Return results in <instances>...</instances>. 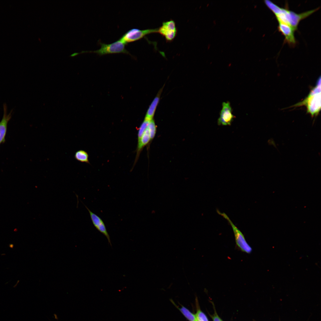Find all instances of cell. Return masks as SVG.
Listing matches in <instances>:
<instances>
[{
	"label": "cell",
	"mask_w": 321,
	"mask_h": 321,
	"mask_svg": "<svg viewBox=\"0 0 321 321\" xmlns=\"http://www.w3.org/2000/svg\"><path fill=\"white\" fill-rule=\"evenodd\" d=\"M74 157L78 161L90 164L88 154L84 150H79L76 151L75 153Z\"/></svg>",
	"instance_id": "obj_13"
},
{
	"label": "cell",
	"mask_w": 321,
	"mask_h": 321,
	"mask_svg": "<svg viewBox=\"0 0 321 321\" xmlns=\"http://www.w3.org/2000/svg\"><path fill=\"white\" fill-rule=\"evenodd\" d=\"M151 141V139L147 127L140 139L138 141L136 149V155L134 164L137 162L141 151L144 147Z\"/></svg>",
	"instance_id": "obj_11"
},
{
	"label": "cell",
	"mask_w": 321,
	"mask_h": 321,
	"mask_svg": "<svg viewBox=\"0 0 321 321\" xmlns=\"http://www.w3.org/2000/svg\"><path fill=\"white\" fill-rule=\"evenodd\" d=\"M318 79L315 86L312 88L309 95L302 102L293 107L305 106L307 113L312 117L317 116L321 110V77Z\"/></svg>",
	"instance_id": "obj_2"
},
{
	"label": "cell",
	"mask_w": 321,
	"mask_h": 321,
	"mask_svg": "<svg viewBox=\"0 0 321 321\" xmlns=\"http://www.w3.org/2000/svg\"><path fill=\"white\" fill-rule=\"evenodd\" d=\"M162 89L160 90L148 108L144 120L150 121L153 119L156 109L160 101V96Z\"/></svg>",
	"instance_id": "obj_12"
},
{
	"label": "cell",
	"mask_w": 321,
	"mask_h": 321,
	"mask_svg": "<svg viewBox=\"0 0 321 321\" xmlns=\"http://www.w3.org/2000/svg\"><path fill=\"white\" fill-rule=\"evenodd\" d=\"M158 33L164 37L167 42L173 41L176 37L177 33V29L174 21L170 20L163 22L162 26L158 28Z\"/></svg>",
	"instance_id": "obj_6"
},
{
	"label": "cell",
	"mask_w": 321,
	"mask_h": 321,
	"mask_svg": "<svg viewBox=\"0 0 321 321\" xmlns=\"http://www.w3.org/2000/svg\"><path fill=\"white\" fill-rule=\"evenodd\" d=\"M196 321H198V320H196Z\"/></svg>",
	"instance_id": "obj_21"
},
{
	"label": "cell",
	"mask_w": 321,
	"mask_h": 321,
	"mask_svg": "<svg viewBox=\"0 0 321 321\" xmlns=\"http://www.w3.org/2000/svg\"><path fill=\"white\" fill-rule=\"evenodd\" d=\"M99 43L101 47L99 49L89 52L96 53L100 56L118 53L130 54L125 48L126 44L119 39L110 44H107L101 42H100Z\"/></svg>",
	"instance_id": "obj_3"
},
{
	"label": "cell",
	"mask_w": 321,
	"mask_h": 321,
	"mask_svg": "<svg viewBox=\"0 0 321 321\" xmlns=\"http://www.w3.org/2000/svg\"><path fill=\"white\" fill-rule=\"evenodd\" d=\"M150 121L144 120L141 125L138 131V141L141 138L145 130L147 128L148 124Z\"/></svg>",
	"instance_id": "obj_16"
},
{
	"label": "cell",
	"mask_w": 321,
	"mask_h": 321,
	"mask_svg": "<svg viewBox=\"0 0 321 321\" xmlns=\"http://www.w3.org/2000/svg\"><path fill=\"white\" fill-rule=\"evenodd\" d=\"M147 128L148 130L151 140L154 138L156 132V126L154 119L150 121L148 124Z\"/></svg>",
	"instance_id": "obj_15"
},
{
	"label": "cell",
	"mask_w": 321,
	"mask_h": 321,
	"mask_svg": "<svg viewBox=\"0 0 321 321\" xmlns=\"http://www.w3.org/2000/svg\"><path fill=\"white\" fill-rule=\"evenodd\" d=\"M264 3L275 15L278 22L287 24L292 27L295 31L297 29L298 25L301 21L309 16L319 9L318 7L298 14L289 10L287 7H280L269 0H265Z\"/></svg>",
	"instance_id": "obj_1"
},
{
	"label": "cell",
	"mask_w": 321,
	"mask_h": 321,
	"mask_svg": "<svg viewBox=\"0 0 321 321\" xmlns=\"http://www.w3.org/2000/svg\"><path fill=\"white\" fill-rule=\"evenodd\" d=\"M158 28L144 30L133 28L127 32L119 39L126 44L140 40L149 34L158 33Z\"/></svg>",
	"instance_id": "obj_5"
},
{
	"label": "cell",
	"mask_w": 321,
	"mask_h": 321,
	"mask_svg": "<svg viewBox=\"0 0 321 321\" xmlns=\"http://www.w3.org/2000/svg\"><path fill=\"white\" fill-rule=\"evenodd\" d=\"M80 54V53L75 52L72 54L70 55V56L73 57L78 55V54Z\"/></svg>",
	"instance_id": "obj_19"
},
{
	"label": "cell",
	"mask_w": 321,
	"mask_h": 321,
	"mask_svg": "<svg viewBox=\"0 0 321 321\" xmlns=\"http://www.w3.org/2000/svg\"><path fill=\"white\" fill-rule=\"evenodd\" d=\"M173 303L189 321H196L195 314L191 312L188 309L182 306L180 308L178 307L173 302Z\"/></svg>",
	"instance_id": "obj_14"
},
{
	"label": "cell",
	"mask_w": 321,
	"mask_h": 321,
	"mask_svg": "<svg viewBox=\"0 0 321 321\" xmlns=\"http://www.w3.org/2000/svg\"><path fill=\"white\" fill-rule=\"evenodd\" d=\"M4 113L1 120L0 122V145L5 141L7 125L9 121L11 119L12 111L7 113V107L6 104L4 103L3 105Z\"/></svg>",
	"instance_id": "obj_10"
},
{
	"label": "cell",
	"mask_w": 321,
	"mask_h": 321,
	"mask_svg": "<svg viewBox=\"0 0 321 321\" xmlns=\"http://www.w3.org/2000/svg\"><path fill=\"white\" fill-rule=\"evenodd\" d=\"M9 246L10 248H12L13 247V244H10L9 245Z\"/></svg>",
	"instance_id": "obj_20"
},
{
	"label": "cell",
	"mask_w": 321,
	"mask_h": 321,
	"mask_svg": "<svg viewBox=\"0 0 321 321\" xmlns=\"http://www.w3.org/2000/svg\"><path fill=\"white\" fill-rule=\"evenodd\" d=\"M196 320L199 321H209L206 315L197 305V311L195 314Z\"/></svg>",
	"instance_id": "obj_17"
},
{
	"label": "cell",
	"mask_w": 321,
	"mask_h": 321,
	"mask_svg": "<svg viewBox=\"0 0 321 321\" xmlns=\"http://www.w3.org/2000/svg\"><path fill=\"white\" fill-rule=\"evenodd\" d=\"M235 116L232 114V109L229 102H223L218 120V125H230Z\"/></svg>",
	"instance_id": "obj_7"
},
{
	"label": "cell",
	"mask_w": 321,
	"mask_h": 321,
	"mask_svg": "<svg viewBox=\"0 0 321 321\" xmlns=\"http://www.w3.org/2000/svg\"><path fill=\"white\" fill-rule=\"evenodd\" d=\"M84 204L89 212L91 220L95 227L106 237L108 243L111 246L110 236L103 220L99 216L92 212Z\"/></svg>",
	"instance_id": "obj_9"
},
{
	"label": "cell",
	"mask_w": 321,
	"mask_h": 321,
	"mask_svg": "<svg viewBox=\"0 0 321 321\" xmlns=\"http://www.w3.org/2000/svg\"><path fill=\"white\" fill-rule=\"evenodd\" d=\"M210 316L213 321H223L218 316L215 310L214 314Z\"/></svg>",
	"instance_id": "obj_18"
},
{
	"label": "cell",
	"mask_w": 321,
	"mask_h": 321,
	"mask_svg": "<svg viewBox=\"0 0 321 321\" xmlns=\"http://www.w3.org/2000/svg\"><path fill=\"white\" fill-rule=\"evenodd\" d=\"M218 214L226 219L231 225L233 230L236 244L243 252L247 253L251 252L252 249L246 242L244 235L238 229L234 224L228 215L224 213L221 212L217 210Z\"/></svg>",
	"instance_id": "obj_4"
},
{
	"label": "cell",
	"mask_w": 321,
	"mask_h": 321,
	"mask_svg": "<svg viewBox=\"0 0 321 321\" xmlns=\"http://www.w3.org/2000/svg\"><path fill=\"white\" fill-rule=\"evenodd\" d=\"M278 29L284 37V42L291 46H294L296 43L294 35L295 30L290 26L285 23L278 22Z\"/></svg>",
	"instance_id": "obj_8"
}]
</instances>
